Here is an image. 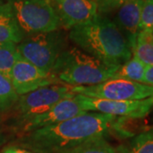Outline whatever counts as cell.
Returning a JSON list of instances; mask_svg holds the SVG:
<instances>
[{
    "label": "cell",
    "mask_w": 153,
    "mask_h": 153,
    "mask_svg": "<svg viewBox=\"0 0 153 153\" xmlns=\"http://www.w3.org/2000/svg\"><path fill=\"white\" fill-rule=\"evenodd\" d=\"M119 66H111L76 47L66 48L58 57L51 73L61 83L91 86L115 77Z\"/></svg>",
    "instance_id": "3957f363"
},
{
    "label": "cell",
    "mask_w": 153,
    "mask_h": 153,
    "mask_svg": "<svg viewBox=\"0 0 153 153\" xmlns=\"http://www.w3.org/2000/svg\"><path fill=\"white\" fill-rule=\"evenodd\" d=\"M71 92L110 100H140L153 97V86L114 78L91 86H71Z\"/></svg>",
    "instance_id": "52a82bcc"
},
{
    "label": "cell",
    "mask_w": 153,
    "mask_h": 153,
    "mask_svg": "<svg viewBox=\"0 0 153 153\" xmlns=\"http://www.w3.org/2000/svg\"><path fill=\"white\" fill-rule=\"evenodd\" d=\"M5 141V137H4V134L3 131V128H2V123H1V120H0V147L2 146V145Z\"/></svg>",
    "instance_id": "d4e9b609"
},
{
    "label": "cell",
    "mask_w": 153,
    "mask_h": 153,
    "mask_svg": "<svg viewBox=\"0 0 153 153\" xmlns=\"http://www.w3.org/2000/svg\"><path fill=\"white\" fill-rule=\"evenodd\" d=\"M142 83L153 86V66H146Z\"/></svg>",
    "instance_id": "603a6c76"
},
{
    "label": "cell",
    "mask_w": 153,
    "mask_h": 153,
    "mask_svg": "<svg viewBox=\"0 0 153 153\" xmlns=\"http://www.w3.org/2000/svg\"><path fill=\"white\" fill-rule=\"evenodd\" d=\"M117 153H153V127L117 148Z\"/></svg>",
    "instance_id": "9a60e30c"
},
{
    "label": "cell",
    "mask_w": 153,
    "mask_h": 153,
    "mask_svg": "<svg viewBox=\"0 0 153 153\" xmlns=\"http://www.w3.org/2000/svg\"><path fill=\"white\" fill-rule=\"evenodd\" d=\"M24 35L10 4L0 0V43L20 44Z\"/></svg>",
    "instance_id": "4fadbf2b"
},
{
    "label": "cell",
    "mask_w": 153,
    "mask_h": 153,
    "mask_svg": "<svg viewBox=\"0 0 153 153\" xmlns=\"http://www.w3.org/2000/svg\"><path fill=\"white\" fill-rule=\"evenodd\" d=\"M19 95L10 79L0 73V114L6 113L17 102Z\"/></svg>",
    "instance_id": "d6986e66"
},
{
    "label": "cell",
    "mask_w": 153,
    "mask_h": 153,
    "mask_svg": "<svg viewBox=\"0 0 153 153\" xmlns=\"http://www.w3.org/2000/svg\"><path fill=\"white\" fill-rule=\"evenodd\" d=\"M80 108L84 111H94L115 117L145 118L153 108V97L140 100H110L75 94Z\"/></svg>",
    "instance_id": "ba28073f"
},
{
    "label": "cell",
    "mask_w": 153,
    "mask_h": 153,
    "mask_svg": "<svg viewBox=\"0 0 153 153\" xmlns=\"http://www.w3.org/2000/svg\"><path fill=\"white\" fill-rule=\"evenodd\" d=\"M117 117L86 112L37 130L23 134L19 146L34 153H63L82 143L111 133Z\"/></svg>",
    "instance_id": "6da1fadb"
},
{
    "label": "cell",
    "mask_w": 153,
    "mask_h": 153,
    "mask_svg": "<svg viewBox=\"0 0 153 153\" xmlns=\"http://www.w3.org/2000/svg\"><path fill=\"white\" fill-rule=\"evenodd\" d=\"M63 153H117L105 137H98L82 143Z\"/></svg>",
    "instance_id": "ac0fdd59"
},
{
    "label": "cell",
    "mask_w": 153,
    "mask_h": 153,
    "mask_svg": "<svg viewBox=\"0 0 153 153\" xmlns=\"http://www.w3.org/2000/svg\"><path fill=\"white\" fill-rule=\"evenodd\" d=\"M71 87L55 84L19 96L12 108L10 125L18 128L23 123L44 112L63 99L73 96Z\"/></svg>",
    "instance_id": "8992f818"
},
{
    "label": "cell",
    "mask_w": 153,
    "mask_h": 153,
    "mask_svg": "<svg viewBox=\"0 0 153 153\" xmlns=\"http://www.w3.org/2000/svg\"><path fill=\"white\" fill-rule=\"evenodd\" d=\"M132 54L146 66H153V32H139Z\"/></svg>",
    "instance_id": "2e32d148"
},
{
    "label": "cell",
    "mask_w": 153,
    "mask_h": 153,
    "mask_svg": "<svg viewBox=\"0 0 153 153\" xmlns=\"http://www.w3.org/2000/svg\"><path fill=\"white\" fill-rule=\"evenodd\" d=\"M94 1H96V2H97V1H98V0H94Z\"/></svg>",
    "instance_id": "484cf974"
},
{
    "label": "cell",
    "mask_w": 153,
    "mask_h": 153,
    "mask_svg": "<svg viewBox=\"0 0 153 153\" xmlns=\"http://www.w3.org/2000/svg\"><path fill=\"white\" fill-rule=\"evenodd\" d=\"M86 112L88 111L80 108L75 95H73L61 100L43 113L26 121L18 129L22 134H26L47 126L57 124Z\"/></svg>",
    "instance_id": "30bf717a"
},
{
    "label": "cell",
    "mask_w": 153,
    "mask_h": 153,
    "mask_svg": "<svg viewBox=\"0 0 153 153\" xmlns=\"http://www.w3.org/2000/svg\"><path fill=\"white\" fill-rule=\"evenodd\" d=\"M0 153H34L20 146H10L4 148Z\"/></svg>",
    "instance_id": "cb8c5ba5"
},
{
    "label": "cell",
    "mask_w": 153,
    "mask_h": 153,
    "mask_svg": "<svg viewBox=\"0 0 153 153\" xmlns=\"http://www.w3.org/2000/svg\"><path fill=\"white\" fill-rule=\"evenodd\" d=\"M12 85L19 96L60 82L53 74L41 71L19 55L10 76Z\"/></svg>",
    "instance_id": "9c48e42d"
},
{
    "label": "cell",
    "mask_w": 153,
    "mask_h": 153,
    "mask_svg": "<svg viewBox=\"0 0 153 153\" xmlns=\"http://www.w3.org/2000/svg\"><path fill=\"white\" fill-rule=\"evenodd\" d=\"M143 3L144 0H134L123 4L117 10L114 21H112L126 38L131 50L135 45L137 35L140 32Z\"/></svg>",
    "instance_id": "7c38bea8"
},
{
    "label": "cell",
    "mask_w": 153,
    "mask_h": 153,
    "mask_svg": "<svg viewBox=\"0 0 153 153\" xmlns=\"http://www.w3.org/2000/svg\"><path fill=\"white\" fill-rule=\"evenodd\" d=\"M61 26L71 29L85 24L98 15L94 0H52Z\"/></svg>",
    "instance_id": "8fae6325"
},
{
    "label": "cell",
    "mask_w": 153,
    "mask_h": 153,
    "mask_svg": "<svg viewBox=\"0 0 153 153\" xmlns=\"http://www.w3.org/2000/svg\"><path fill=\"white\" fill-rule=\"evenodd\" d=\"M24 34L50 33L61 27L52 0H7Z\"/></svg>",
    "instance_id": "5b68a950"
},
{
    "label": "cell",
    "mask_w": 153,
    "mask_h": 153,
    "mask_svg": "<svg viewBox=\"0 0 153 153\" xmlns=\"http://www.w3.org/2000/svg\"><path fill=\"white\" fill-rule=\"evenodd\" d=\"M131 1H134V0H98L97 1L98 15L105 16L113 11L117 10L123 4Z\"/></svg>",
    "instance_id": "7402d4cb"
},
{
    "label": "cell",
    "mask_w": 153,
    "mask_h": 153,
    "mask_svg": "<svg viewBox=\"0 0 153 153\" xmlns=\"http://www.w3.org/2000/svg\"><path fill=\"white\" fill-rule=\"evenodd\" d=\"M143 119L144 118L117 117L111 125V132L123 139L133 138L146 130Z\"/></svg>",
    "instance_id": "5bb4252c"
},
{
    "label": "cell",
    "mask_w": 153,
    "mask_h": 153,
    "mask_svg": "<svg viewBox=\"0 0 153 153\" xmlns=\"http://www.w3.org/2000/svg\"><path fill=\"white\" fill-rule=\"evenodd\" d=\"M66 49V36L60 30L31 35L17 45V52L22 59L46 73L51 72L55 61Z\"/></svg>",
    "instance_id": "277c9868"
},
{
    "label": "cell",
    "mask_w": 153,
    "mask_h": 153,
    "mask_svg": "<svg viewBox=\"0 0 153 153\" xmlns=\"http://www.w3.org/2000/svg\"><path fill=\"white\" fill-rule=\"evenodd\" d=\"M145 70L146 65L136 57L133 56L130 60L119 66L117 71H116L114 78L125 79L132 82L142 83Z\"/></svg>",
    "instance_id": "e0dca14e"
},
{
    "label": "cell",
    "mask_w": 153,
    "mask_h": 153,
    "mask_svg": "<svg viewBox=\"0 0 153 153\" xmlns=\"http://www.w3.org/2000/svg\"><path fill=\"white\" fill-rule=\"evenodd\" d=\"M146 30L153 32V0H144L140 31Z\"/></svg>",
    "instance_id": "44dd1931"
},
{
    "label": "cell",
    "mask_w": 153,
    "mask_h": 153,
    "mask_svg": "<svg viewBox=\"0 0 153 153\" xmlns=\"http://www.w3.org/2000/svg\"><path fill=\"white\" fill-rule=\"evenodd\" d=\"M17 45L13 43H0V73L10 78L12 67L18 59Z\"/></svg>",
    "instance_id": "ffe728a7"
},
{
    "label": "cell",
    "mask_w": 153,
    "mask_h": 153,
    "mask_svg": "<svg viewBox=\"0 0 153 153\" xmlns=\"http://www.w3.org/2000/svg\"><path fill=\"white\" fill-rule=\"evenodd\" d=\"M69 38L85 53L111 66H120L132 58L123 34L108 17L97 15L90 22L71 28Z\"/></svg>",
    "instance_id": "7a4b0ae2"
}]
</instances>
